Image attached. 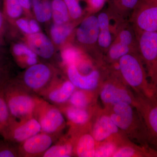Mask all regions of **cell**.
<instances>
[{
  "label": "cell",
  "mask_w": 157,
  "mask_h": 157,
  "mask_svg": "<svg viewBox=\"0 0 157 157\" xmlns=\"http://www.w3.org/2000/svg\"><path fill=\"white\" fill-rule=\"evenodd\" d=\"M16 24L19 28L25 33L29 34V35L32 34L30 29L29 24V21L26 20L24 19L17 20Z\"/></svg>",
  "instance_id": "cell-39"
},
{
  "label": "cell",
  "mask_w": 157,
  "mask_h": 157,
  "mask_svg": "<svg viewBox=\"0 0 157 157\" xmlns=\"http://www.w3.org/2000/svg\"><path fill=\"white\" fill-rule=\"evenodd\" d=\"M135 153L134 149L130 147H124L120 149L117 151L115 152L113 157H132Z\"/></svg>",
  "instance_id": "cell-34"
},
{
  "label": "cell",
  "mask_w": 157,
  "mask_h": 157,
  "mask_svg": "<svg viewBox=\"0 0 157 157\" xmlns=\"http://www.w3.org/2000/svg\"><path fill=\"white\" fill-rule=\"evenodd\" d=\"M100 32L98 17L94 15L83 20L76 31V38L83 45H92L98 42Z\"/></svg>",
  "instance_id": "cell-8"
},
{
  "label": "cell",
  "mask_w": 157,
  "mask_h": 157,
  "mask_svg": "<svg viewBox=\"0 0 157 157\" xmlns=\"http://www.w3.org/2000/svg\"><path fill=\"white\" fill-rule=\"evenodd\" d=\"M29 48L37 56L44 59H49L53 56L54 47L47 36L42 33L30 34L28 39Z\"/></svg>",
  "instance_id": "cell-10"
},
{
  "label": "cell",
  "mask_w": 157,
  "mask_h": 157,
  "mask_svg": "<svg viewBox=\"0 0 157 157\" xmlns=\"http://www.w3.org/2000/svg\"><path fill=\"white\" fill-rule=\"evenodd\" d=\"M110 117L118 128L127 130L133 121V109L130 104L125 103L115 104Z\"/></svg>",
  "instance_id": "cell-14"
},
{
  "label": "cell",
  "mask_w": 157,
  "mask_h": 157,
  "mask_svg": "<svg viewBox=\"0 0 157 157\" xmlns=\"http://www.w3.org/2000/svg\"><path fill=\"white\" fill-rule=\"evenodd\" d=\"M19 157L17 145L0 139V157Z\"/></svg>",
  "instance_id": "cell-25"
},
{
  "label": "cell",
  "mask_w": 157,
  "mask_h": 157,
  "mask_svg": "<svg viewBox=\"0 0 157 157\" xmlns=\"http://www.w3.org/2000/svg\"><path fill=\"white\" fill-rule=\"evenodd\" d=\"M65 114L71 123L81 125L87 122L89 114L84 108H79L70 105L63 108Z\"/></svg>",
  "instance_id": "cell-17"
},
{
  "label": "cell",
  "mask_w": 157,
  "mask_h": 157,
  "mask_svg": "<svg viewBox=\"0 0 157 157\" xmlns=\"http://www.w3.org/2000/svg\"><path fill=\"white\" fill-rule=\"evenodd\" d=\"M3 26V17L2 13L0 12V33L2 30Z\"/></svg>",
  "instance_id": "cell-42"
},
{
  "label": "cell",
  "mask_w": 157,
  "mask_h": 157,
  "mask_svg": "<svg viewBox=\"0 0 157 157\" xmlns=\"http://www.w3.org/2000/svg\"><path fill=\"white\" fill-rule=\"evenodd\" d=\"M115 150V145L113 143H107L95 150L94 157H109L113 155Z\"/></svg>",
  "instance_id": "cell-31"
},
{
  "label": "cell",
  "mask_w": 157,
  "mask_h": 157,
  "mask_svg": "<svg viewBox=\"0 0 157 157\" xmlns=\"http://www.w3.org/2000/svg\"><path fill=\"white\" fill-rule=\"evenodd\" d=\"M95 139L92 135H82L77 141L75 149L76 155L80 157H94L95 152Z\"/></svg>",
  "instance_id": "cell-16"
},
{
  "label": "cell",
  "mask_w": 157,
  "mask_h": 157,
  "mask_svg": "<svg viewBox=\"0 0 157 157\" xmlns=\"http://www.w3.org/2000/svg\"><path fill=\"white\" fill-rule=\"evenodd\" d=\"M149 122L153 131L157 132V109L155 107L151 109L148 116Z\"/></svg>",
  "instance_id": "cell-37"
},
{
  "label": "cell",
  "mask_w": 157,
  "mask_h": 157,
  "mask_svg": "<svg viewBox=\"0 0 157 157\" xmlns=\"http://www.w3.org/2000/svg\"><path fill=\"white\" fill-rule=\"evenodd\" d=\"M56 135L40 132L17 145L19 157H42L55 140Z\"/></svg>",
  "instance_id": "cell-5"
},
{
  "label": "cell",
  "mask_w": 157,
  "mask_h": 157,
  "mask_svg": "<svg viewBox=\"0 0 157 157\" xmlns=\"http://www.w3.org/2000/svg\"><path fill=\"white\" fill-rule=\"evenodd\" d=\"M106 0H88L89 8L93 11H97L103 7Z\"/></svg>",
  "instance_id": "cell-38"
},
{
  "label": "cell",
  "mask_w": 157,
  "mask_h": 157,
  "mask_svg": "<svg viewBox=\"0 0 157 157\" xmlns=\"http://www.w3.org/2000/svg\"><path fill=\"white\" fill-rule=\"evenodd\" d=\"M14 119L10 114L9 108L0 87V135L5 138L10 125Z\"/></svg>",
  "instance_id": "cell-18"
},
{
  "label": "cell",
  "mask_w": 157,
  "mask_h": 157,
  "mask_svg": "<svg viewBox=\"0 0 157 157\" xmlns=\"http://www.w3.org/2000/svg\"><path fill=\"white\" fill-rule=\"evenodd\" d=\"M74 152L73 144L69 141L52 144L42 155L43 157H71Z\"/></svg>",
  "instance_id": "cell-20"
},
{
  "label": "cell",
  "mask_w": 157,
  "mask_h": 157,
  "mask_svg": "<svg viewBox=\"0 0 157 157\" xmlns=\"http://www.w3.org/2000/svg\"><path fill=\"white\" fill-rule=\"evenodd\" d=\"M119 68L126 81L131 86L138 87L144 80V73L136 56L128 53L119 59Z\"/></svg>",
  "instance_id": "cell-6"
},
{
  "label": "cell",
  "mask_w": 157,
  "mask_h": 157,
  "mask_svg": "<svg viewBox=\"0 0 157 157\" xmlns=\"http://www.w3.org/2000/svg\"><path fill=\"white\" fill-rule=\"evenodd\" d=\"M10 114L16 121L33 117L39 96L27 90L17 80L9 79L2 86Z\"/></svg>",
  "instance_id": "cell-1"
},
{
  "label": "cell",
  "mask_w": 157,
  "mask_h": 157,
  "mask_svg": "<svg viewBox=\"0 0 157 157\" xmlns=\"http://www.w3.org/2000/svg\"><path fill=\"white\" fill-rule=\"evenodd\" d=\"M29 24L30 29L32 34L39 33L40 28H39V25L36 21L32 20L29 22Z\"/></svg>",
  "instance_id": "cell-40"
},
{
  "label": "cell",
  "mask_w": 157,
  "mask_h": 157,
  "mask_svg": "<svg viewBox=\"0 0 157 157\" xmlns=\"http://www.w3.org/2000/svg\"><path fill=\"white\" fill-rule=\"evenodd\" d=\"M16 80L31 92L40 97L55 81V71L50 65L37 63L28 68Z\"/></svg>",
  "instance_id": "cell-2"
},
{
  "label": "cell",
  "mask_w": 157,
  "mask_h": 157,
  "mask_svg": "<svg viewBox=\"0 0 157 157\" xmlns=\"http://www.w3.org/2000/svg\"><path fill=\"white\" fill-rule=\"evenodd\" d=\"M76 88L69 80L62 83H58L56 80L40 97L51 104H64L69 101Z\"/></svg>",
  "instance_id": "cell-7"
},
{
  "label": "cell",
  "mask_w": 157,
  "mask_h": 157,
  "mask_svg": "<svg viewBox=\"0 0 157 157\" xmlns=\"http://www.w3.org/2000/svg\"><path fill=\"white\" fill-rule=\"evenodd\" d=\"M138 0H117V3L121 8L125 10H130L135 8L138 3Z\"/></svg>",
  "instance_id": "cell-36"
},
{
  "label": "cell",
  "mask_w": 157,
  "mask_h": 157,
  "mask_svg": "<svg viewBox=\"0 0 157 157\" xmlns=\"http://www.w3.org/2000/svg\"><path fill=\"white\" fill-rule=\"evenodd\" d=\"M41 132L39 122L34 117L20 121L14 120L4 139L18 145Z\"/></svg>",
  "instance_id": "cell-4"
},
{
  "label": "cell",
  "mask_w": 157,
  "mask_h": 157,
  "mask_svg": "<svg viewBox=\"0 0 157 157\" xmlns=\"http://www.w3.org/2000/svg\"><path fill=\"white\" fill-rule=\"evenodd\" d=\"M131 47L118 42L113 43L109 48L108 56L113 60L119 59L121 57L130 53Z\"/></svg>",
  "instance_id": "cell-24"
},
{
  "label": "cell",
  "mask_w": 157,
  "mask_h": 157,
  "mask_svg": "<svg viewBox=\"0 0 157 157\" xmlns=\"http://www.w3.org/2000/svg\"><path fill=\"white\" fill-rule=\"evenodd\" d=\"M118 128L107 116L101 117L93 129V137L97 141H102L110 135L117 133Z\"/></svg>",
  "instance_id": "cell-15"
},
{
  "label": "cell",
  "mask_w": 157,
  "mask_h": 157,
  "mask_svg": "<svg viewBox=\"0 0 157 157\" xmlns=\"http://www.w3.org/2000/svg\"><path fill=\"white\" fill-rule=\"evenodd\" d=\"M112 42V36L110 29H100L98 42L100 47L103 48H109Z\"/></svg>",
  "instance_id": "cell-30"
},
{
  "label": "cell",
  "mask_w": 157,
  "mask_h": 157,
  "mask_svg": "<svg viewBox=\"0 0 157 157\" xmlns=\"http://www.w3.org/2000/svg\"><path fill=\"white\" fill-rule=\"evenodd\" d=\"M69 101L70 105L81 108H84L88 104L87 96L82 90H75Z\"/></svg>",
  "instance_id": "cell-26"
},
{
  "label": "cell",
  "mask_w": 157,
  "mask_h": 157,
  "mask_svg": "<svg viewBox=\"0 0 157 157\" xmlns=\"http://www.w3.org/2000/svg\"><path fill=\"white\" fill-rule=\"evenodd\" d=\"M62 58L65 64L76 66L80 59V55L78 51L73 48H68L62 53Z\"/></svg>",
  "instance_id": "cell-28"
},
{
  "label": "cell",
  "mask_w": 157,
  "mask_h": 157,
  "mask_svg": "<svg viewBox=\"0 0 157 157\" xmlns=\"http://www.w3.org/2000/svg\"><path fill=\"white\" fill-rule=\"evenodd\" d=\"M33 117L39 122L41 132L56 135L64 126L65 120L61 110L40 97Z\"/></svg>",
  "instance_id": "cell-3"
},
{
  "label": "cell",
  "mask_w": 157,
  "mask_h": 157,
  "mask_svg": "<svg viewBox=\"0 0 157 157\" xmlns=\"http://www.w3.org/2000/svg\"><path fill=\"white\" fill-rule=\"evenodd\" d=\"M101 98L104 103L114 105L120 103L130 105L132 102V98L127 90L111 84L104 86L101 92Z\"/></svg>",
  "instance_id": "cell-13"
},
{
  "label": "cell",
  "mask_w": 157,
  "mask_h": 157,
  "mask_svg": "<svg viewBox=\"0 0 157 157\" xmlns=\"http://www.w3.org/2000/svg\"><path fill=\"white\" fill-rule=\"evenodd\" d=\"M133 41L134 38L133 35L128 30L124 29L121 31L119 34L118 41L122 44L131 47L133 44Z\"/></svg>",
  "instance_id": "cell-33"
},
{
  "label": "cell",
  "mask_w": 157,
  "mask_h": 157,
  "mask_svg": "<svg viewBox=\"0 0 157 157\" xmlns=\"http://www.w3.org/2000/svg\"><path fill=\"white\" fill-rule=\"evenodd\" d=\"M67 75L69 80L75 87L82 90H92L98 86L100 73L97 70L92 71L87 75H82L76 65L67 66Z\"/></svg>",
  "instance_id": "cell-9"
},
{
  "label": "cell",
  "mask_w": 157,
  "mask_h": 157,
  "mask_svg": "<svg viewBox=\"0 0 157 157\" xmlns=\"http://www.w3.org/2000/svg\"><path fill=\"white\" fill-rule=\"evenodd\" d=\"M66 4L70 17L78 19L82 15V11L78 0H63Z\"/></svg>",
  "instance_id": "cell-29"
},
{
  "label": "cell",
  "mask_w": 157,
  "mask_h": 157,
  "mask_svg": "<svg viewBox=\"0 0 157 157\" xmlns=\"http://www.w3.org/2000/svg\"><path fill=\"white\" fill-rule=\"evenodd\" d=\"M34 13L38 21L45 22L52 17L51 5L48 0H33Z\"/></svg>",
  "instance_id": "cell-19"
},
{
  "label": "cell",
  "mask_w": 157,
  "mask_h": 157,
  "mask_svg": "<svg viewBox=\"0 0 157 157\" xmlns=\"http://www.w3.org/2000/svg\"><path fill=\"white\" fill-rule=\"evenodd\" d=\"M10 79L9 77V70L8 66L5 61L0 56V87Z\"/></svg>",
  "instance_id": "cell-32"
},
{
  "label": "cell",
  "mask_w": 157,
  "mask_h": 157,
  "mask_svg": "<svg viewBox=\"0 0 157 157\" xmlns=\"http://www.w3.org/2000/svg\"><path fill=\"white\" fill-rule=\"evenodd\" d=\"M23 9L29 10L31 7V0H18Z\"/></svg>",
  "instance_id": "cell-41"
},
{
  "label": "cell",
  "mask_w": 157,
  "mask_h": 157,
  "mask_svg": "<svg viewBox=\"0 0 157 157\" xmlns=\"http://www.w3.org/2000/svg\"><path fill=\"white\" fill-rule=\"evenodd\" d=\"M139 37L140 52L145 60L149 63L156 61L157 58V32H143Z\"/></svg>",
  "instance_id": "cell-12"
},
{
  "label": "cell",
  "mask_w": 157,
  "mask_h": 157,
  "mask_svg": "<svg viewBox=\"0 0 157 157\" xmlns=\"http://www.w3.org/2000/svg\"><path fill=\"white\" fill-rule=\"evenodd\" d=\"M1 42H0V48H1ZM1 56V55H0V56Z\"/></svg>",
  "instance_id": "cell-43"
},
{
  "label": "cell",
  "mask_w": 157,
  "mask_h": 157,
  "mask_svg": "<svg viewBox=\"0 0 157 157\" xmlns=\"http://www.w3.org/2000/svg\"><path fill=\"white\" fill-rule=\"evenodd\" d=\"M4 9L7 16L16 18L20 16L23 9L18 0H4Z\"/></svg>",
  "instance_id": "cell-23"
},
{
  "label": "cell",
  "mask_w": 157,
  "mask_h": 157,
  "mask_svg": "<svg viewBox=\"0 0 157 157\" xmlns=\"http://www.w3.org/2000/svg\"><path fill=\"white\" fill-rule=\"evenodd\" d=\"M100 29H110L109 19L107 13L102 12L98 17Z\"/></svg>",
  "instance_id": "cell-35"
},
{
  "label": "cell",
  "mask_w": 157,
  "mask_h": 157,
  "mask_svg": "<svg viewBox=\"0 0 157 157\" xmlns=\"http://www.w3.org/2000/svg\"><path fill=\"white\" fill-rule=\"evenodd\" d=\"M72 26L67 23H55L51 29V35L53 42L60 45L66 41L72 32Z\"/></svg>",
  "instance_id": "cell-22"
},
{
  "label": "cell",
  "mask_w": 157,
  "mask_h": 157,
  "mask_svg": "<svg viewBox=\"0 0 157 157\" xmlns=\"http://www.w3.org/2000/svg\"><path fill=\"white\" fill-rule=\"evenodd\" d=\"M13 53L17 57H25L24 66H26L28 58L32 57H37V55L29 47L23 44H16L13 47Z\"/></svg>",
  "instance_id": "cell-27"
},
{
  "label": "cell",
  "mask_w": 157,
  "mask_h": 157,
  "mask_svg": "<svg viewBox=\"0 0 157 157\" xmlns=\"http://www.w3.org/2000/svg\"><path fill=\"white\" fill-rule=\"evenodd\" d=\"M135 22L137 27L143 32H157L156 6L149 5L144 7L136 15Z\"/></svg>",
  "instance_id": "cell-11"
},
{
  "label": "cell",
  "mask_w": 157,
  "mask_h": 157,
  "mask_svg": "<svg viewBox=\"0 0 157 157\" xmlns=\"http://www.w3.org/2000/svg\"><path fill=\"white\" fill-rule=\"evenodd\" d=\"M51 5L55 23L63 24L67 23L70 15L63 0H52Z\"/></svg>",
  "instance_id": "cell-21"
}]
</instances>
